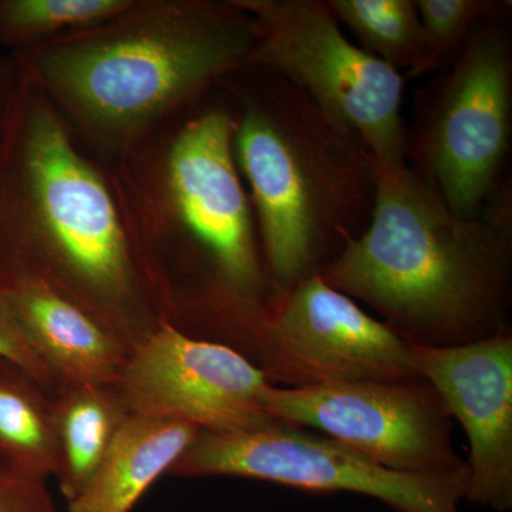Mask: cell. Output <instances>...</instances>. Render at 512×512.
<instances>
[{"label":"cell","instance_id":"cell-1","mask_svg":"<svg viewBox=\"0 0 512 512\" xmlns=\"http://www.w3.org/2000/svg\"><path fill=\"white\" fill-rule=\"evenodd\" d=\"M221 84L106 168L165 322L239 350L274 302Z\"/></svg>","mask_w":512,"mask_h":512},{"label":"cell","instance_id":"cell-2","mask_svg":"<svg viewBox=\"0 0 512 512\" xmlns=\"http://www.w3.org/2000/svg\"><path fill=\"white\" fill-rule=\"evenodd\" d=\"M13 60L15 89L0 136V282L45 279L133 348L165 320L109 174Z\"/></svg>","mask_w":512,"mask_h":512},{"label":"cell","instance_id":"cell-3","mask_svg":"<svg viewBox=\"0 0 512 512\" xmlns=\"http://www.w3.org/2000/svg\"><path fill=\"white\" fill-rule=\"evenodd\" d=\"M259 37L235 0H133L93 28L10 53L104 168L248 66Z\"/></svg>","mask_w":512,"mask_h":512},{"label":"cell","instance_id":"cell-4","mask_svg":"<svg viewBox=\"0 0 512 512\" xmlns=\"http://www.w3.org/2000/svg\"><path fill=\"white\" fill-rule=\"evenodd\" d=\"M369 228L319 275L372 306L410 345L454 346L511 332V188L507 181L473 220L406 164L375 160Z\"/></svg>","mask_w":512,"mask_h":512},{"label":"cell","instance_id":"cell-5","mask_svg":"<svg viewBox=\"0 0 512 512\" xmlns=\"http://www.w3.org/2000/svg\"><path fill=\"white\" fill-rule=\"evenodd\" d=\"M221 87L234 120L235 164L276 299L319 274L369 228L375 158L281 74L245 66Z\"/></svg>","mask_w":512,"mask_h":512},{"label":"cell","instance_id":"cell-6","mask_svg":"<svg viewBox=\"0 0 512 512\" xmlns=\"http://www.w3.org/2000/svg\"><path fill=\"white\" fill-rule=\"evenodd\" d=\"M512 136L510 19L485 23L414 96L406 165L463 220L504 184Z\"/></svg>","mask_w":512,"mask_h":512},{"label":"cell","instance_id":"cell-7","mask_svg":"<svg viewBox=\"0 0 512 512\" xmlns=\"http://www.w3.org/2000/svg\"><path fill=\"white\" fill-rule=\"evenodd\" d=\"M259 25L248 66L295 84L380 163L406 164V77L350 42L328 0H235Z\"/></svg>","mask_w":512,"mask_h":512},{"label":"cell","instance_id":"cell-8","mask_svg":"<svg viewBox=\"0 0 512 512\" xmlns=\"http://www.w3.org/2000/svg\"><path fill=\"white\" fill-rule=\"evenodd\" d=\"M168 474L366 495L394 512H460L468 484L467 466L439 476L399 473L339 441L284 423L242 433L201 431Z\"/></svg>","mask_w":512,"mask_h":512},{"label":"cell","instance_id":"cell-9","mask_svg":"<svg viewBox=\"0 0 512 512\" xmlns=\"http://www.w3.org/2000/svg\"><path fill=\"white\" fill-rule=\"evenodd\" d=\"M239 353L296 389L423 379L410 343L319 274L276 298Z\"/></svg>","mask_w":512,"mask_h":512},{"label":"cell","instance_id":"cell-10","mask_svg":"<svg viewBox=\"0 0 512 512\" xmlns=\"http://www.w3.org/2000/svg\"><path fill=\"white\" fill-rule=\"evenodd\" d=\"M266 413L288 426L316 429L380 466L439 476L466 467L451 441V417L424 379L266 389Z\"/></svg>","mask_w":512,"mask_h":512},{"label":"cell","instance_id":"cell-11","mask_svg":"<svg viewBox=\"0 0 512 512\" xmlns=\"http://www.w3.org/2000/svg\"><path fill=\"white\" fill-rule=\"evenodd\" d=\"M264 372L238 350L164 322L134 345L116 387L130 414L187 421L208 433L274 426Z\"/></svg>","mask_w":512,"mask_h":512},{"label":"cell","instance_id":"cell-12","mask_svg":"<svg viewBox=\"0 0 512 512\" xmlns=\"http://www.w3.org/2000/svg\"><path fill=\"white\" fill-rule=\"evenodd\" d=\"M414 367L439 393L470 444L466 498L512 510V336L454 346L410 345Z\"/></svg>","mask_w":512,"mask_h":512},{"label":"cell","instance_id":"cell-13","mask_svg":"<svg viewBox=\"0 0 512 512\" xmlns=\"http://www.w3.org/2000/svg\"><path fill=\"white\" fill-rule=\"evenodd\" d=\"M0 293L63 383H116L130 346L79 303L35 276L0 282Z\"/></svg>","mask_w":512,"mask_h":512},{"label":"cell","instance_id":"cell-14","mask_svg":"<svg viewBox=\"0 0 512 512\" xmlns=\"http://www.w3.org/2000/svg\"><path fill=\"white\" fill-rule=\"evenodd\" d=\"M187 421L130 414L92 481L66 512H131L197 439Z\"/></svg>","mask_w":512,"mask_h":512},{"label":"cell","instance_id":"cell-15","mask_svg":"<svg viewBox=\"0 0 512 512\" xmlns=\"http://www.w3.org/2000/svg\"><path fill=\"white\" fill-rule=\"evenodd\" d=\"M53 403L60 447L56 480L70 503L92 481L130 412L116 383H63Z\"/></svg>","mask_w":512,"mask_h":512},{"label":"cell","instance_id":"cell-16","mask_svg":"<svg viewBox=\"0 0 512 512\" xmlns=\"http://www.w3.org/2000/svg\"><path fill=\"white\" fill-rule=\"evenodd\" d=\"M0 461L42 481L60 466L53 394L8 362L0 366Z\"/></svg>","mask_w":512,"mask_h":512},{"label":"cell","instance_id":"cell-17","mask_svg":"<svg viewBox=\"0 0 512 512\" xmlns=\"http://www.w3.org/2000/svg\"><path fill=\"white\" fill-rule=\"evenodd\" d=\"M328 5L365 52L414 79L424 50L416 0H328Z\"/></svg>","mask_w":512,"mask_h":512},{"label":"cell","instance_id":"cell-18","mask_svg":"<svg viewBox=\"0 0 512 512\" xmlns=\"http://www.w3.org/2000/svg\"><path fill=\"white\" fill-rule=\"evenodd\" d=\"M133 0H0V45L22 52L93 28L130 8Z\"/></svg>","mask_w":512,"mask_h":512},{"label":"cell","instance_id":"cell-19","mask_svg":"<svg viewBox=\"0 0 512 512\" xmlns=\"http://www.w3.org/2000/svg\"><path fill=\"white\" fill-rule=\"evenodd\" d=\"M423 29V62L416 77L439 73L453 64L481 25L510 19L505 0H416Z\"/></svg>","mask_w":512,"mask_h":512},{"label":"cell","instance_id":"cell-20","mask_svg":"<svg viewBox=\"0 0 512 512\" xmlns=\"http://www.w3.org/2000/svg\"><path fill=\"white\" fill-rule=\"evenodd\" d=\"M0 360L18 367L47 392L55 394L62 380L36 348L25 326L0 293Z\"/></svg>","mask_w":512,"mask_h":512},{"label":"cell","instance_id":"cell-21","mask_svg":"<svg viewBox=\"0 0 512 512\" xmlns=\"http://www.w3.org/2000/svg\"><path fill=\"white\" fill-rule=\"evenodd\" d=\"M0 512H59L46 481L23 476L0 461Z\"/></svg>","mask_w":512,"mask_h":512},{"label":"cell","instance_id":"cell-22","mask_svg":"<svg viewBox=\"0 0 512 512\" xmlns=\"http://www.w3.org/2000/svg\"><path fill=\"white\" fill-rule=\"evenodd\" d=\"M16 83V64L12 55L0 56V136L5 126L10 99Z\"/></svg>","mask_w":512,"mask_h":512},{"label":"cell","instance_id":"cell-23","mask_svg":"<svg viewBox=\"0 0 512 512\" xmlns=\"http://www.w3.org/2000/svg\"><path fill=\"white\" fill-rule=\"evenodd\" d=\"M3 360H0V366H2Z\"/></svg>","mask_w":512,"mask_h":512}]
</instances>
